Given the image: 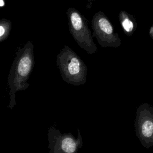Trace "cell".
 <instances>
[{
  "mask_svg": "<svg viewBox=\"0 0 153 153\" xmlns=\"http://www.w3.org/2000/svg\"><path fill=\"white\" fill-rule=\"evenodd\" d=\"M34 64L33 45L32 41H29L16 53L8 76L7 84L10 88L8 107L11 110L17 104L16 92L25 90L29 86L27 81L33 71Z\"/></svg>",
  "mask_w": 153,
  "mask_h": 153,
  "instance_id": "obj_1",
  "label": "cell"
},
{
  "mask_svg": "<svg viewBox=\"0 0 153 153\" xmlns=\"http://www.w3.org/2000/svg\"><path fill=\"white\" fill-rule=\"evenodd\" d=\"M56 64L63 80L68 84L78 86L86 82L87 66L68 45H65L57 55Z\"/></svg>",
  "mask_w": 153,
  "mask_h": 153,
  "instance_id": "obj_2",
  "label": "cell"
},
{
  "mask_svg": "<svg viewBox=\"0 0 153 153\" xmlns=\"http://www.w3.org/2000/svg\"><path fill=\"white\" fill-rule=\"evenodd\" d=\"M66 14L69 32L78 45L90 54L97 52V48L93 41L85 17L74 7H69Z\"/></svg>",
  "mask_w": 153,
  "mask_h": 153,
  "instance_id": "obj_3",
  "label": "cell"
},
{
  "mask_svg": "<svg viewBox=\"0 0 153 153\" xmlns=\"http://www.w3.org/2000/svg\"><path fill=\"white\" fill-rule=\"evenodd\" d=\"M77 131L78 136L75 138L71 133H61L56 125L50 127L47 133L49 153H77L83 145L79 128Z\"/></svg>",
  "mask_w": 153,
  "mask_h": 153,
  "instance_id": "obj_4",
  "label": "cell"
},
{
  "mask_svg": "<svg viewBox=\"0 0 153 153\" xmlns=\"http://www.w3.org/2000/svg\"><path fill=\"white\" fill-rule=\"evenodd\" d=\"M93 36L102 47H118L121 39L115 32L110 20L101 11L96 13L91 20Z\"/></svg>",
  "mask_w": 153,
  "mask_h": 153,
  "instance_id": "obj_5",
  "label": "cell"
},
{
  "mask_svg": "<svg viewBox=\"0 0 153 153\" xmlns=\"http://www.w3.org/2000/svg\"><path fill=\"white\" fill-rule=\"evenodd\" d=\"M136 135L146 149L153 146V106L144 103L136 110L134 120Z\"/></svg>",
  "mask_w": 153,
  "mask_h": 153,
  "instance_id": "obj_6",
  "label": "cell"
},
{
  "mask_svg": "<svg viewBox=\"0 0 153 153\" xmlns=\"http://www.w3.org/2000/svg\"><path fill=\"white\" fill-rule=\"evenodd\" d=\"M119 20L124 32L128 36H131L136 28V22L134 16L125 11H121L119 14Z\"/></svg>",
  "mask_w": 153,
  "mask_h": 153,
  "instance_id": "obj_7",
  "label": "cell"
},
{
  "mask_svg": "<svg viewBox=\"0 0 153 153\" xmlns=\"http://www.w3.org/2000/svg\"><path fill=\"white\" fill-rule=\"evenodd\" d=\"M12 28V22L6 19H0V42L8 38Z\"/></svg>",
  "mask_w": 153,
  "mask_h": 153,
  "instance_id": "obj_8",
  "label": "cell"
},
{
  "mask_svg": "<svg viewBox=\"0 0 153 153\" xmlns=\"http://www.w3.org/2000/svg\"><path fill=\"white\" fill-rule=\"evenodd\" d=\"M149 35L151 37V38L153 39V25L151 26L149 30Z\"/></svg>",
  "mask_w": 153,
  "mask_h": 153,
  "instance_id": "obj_9",
  "label": "cell"
},
{
  "mask_svg": "<svg viewBox=\"0 0 153 153\" xmlns=\"http://www.w3.org/2000/svg\"><path fill=\"white\" fill-rule=\"evenodd\" d=\"M5 5V0H0V8H3Z\"/></svg>",
  "mask_w": 153,
  "mask_h": 153,
  "instance_id": "obj_10",
  "label": "cell"
}]
</instances>
